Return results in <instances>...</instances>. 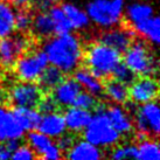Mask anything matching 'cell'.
Instances as JSON below:
<instances>
[{"instance_id": "obj_1", "label": "cell", "mask_w": 160, "mask_h": 160, "mask_svg": "<svg viewBox=\"0 0 160 160\" xmlns=\"http://www.w3.org/2000/svg\"><path fill=\"white\" fill-rule=\"evenodd\" d=\"M42 50L47 55L49 64L58 68L64 74L76 70L83 61L84 49L82 42L71 32L50 38L46 41Z\"/></svg>"}, {"instance_id": "obj_2", "label": "cell", "mask_w": 160, "mask_h": 160, "mask_svg": "<svg viewBox=\"0 0 160 160\" xmlns=\"http://www.w3.org/2000/svg\"><path fill=\"white\" fill-rule=\"evenodd\" d=\"M82 62L91 74L103 81L111 77L115 68L122 62V54L97 41L84 49Z\"/></svg>"}, {"instance_id": "obj_3", "label": "cell", "mask_w": 160, "mask_h": 160, "mask_svg": "<svg viewBox=\"0 0 160 160\" xmlns=\"http://www.w3.org/2000/svg\"><path fill=\"white\" fill-rule=\"evenodd\" d=\"M83 138L99 148H111L119 142L120 136L113 128L105 112V108L98 105L95 109L89 124L83 131Z\"/></svg>"}, {"instance_id": "obj_4", "label": "cell", "mask_w": 160, "mask_h": 160, "mask_svg": "<svg viewBox=\"0 0 160 160\" xmlns=\"http://www.w3.org/2000/svg\"><path fill=\"white\" fill-rule=\"evenodd\" d=\"M122 61L134 74V76H156L158 72V60L148 48L146 42L133 40L125 50Z\"/></svg>"}, {"instance_id": "obj_5", "label": "cell", "mask_w": 160, "mask_h": 160, "mask_svg": "<svg viewBox=\"0 0 160 160\" xmlns=\"http://www.w3.org/2000/svg\"><path fill=\"white\" fill-rule=\"evenodd\" d=\"M124 9V0H91L85 12L90 22L107 29L120 22Z\"/></svg>"}, {"instance_id": "obj_6", "label": "cell", "mask_w": 160, "mask_h": 160, "mask_svg": "<svg viewBox=\"0 0 160 160\" xmlns=\"http://www.w3.org/2000/svg\"><path fill=\"white\" fill-rule=\"evenodd\" d=\"M134 128L137 129L138 138H158L160 132V110L157 101L140 104L133 117Z\"/></svg>"}, {"instance_id": "obj_7", "label": "cell", "mask_w": 160, "mask_h": 160, "mask_svg": "<svg viewBox=\"0 0 160 160\" xmlns=\"http://www.w3.org/2000/svg\"><path fill=\"white\" fill-rule=\"evenodd\" d=\"M49 64L46 53L41 50H27L15 61L14 72L18 80L23 82H35L42 71Z\"/></svg>"}, {"instance_id": "obj_8", "label": "cell", "mask_w": 160, "mask_h": 160, "mask_svg": "<svg viewBox=\"0 0 160 160\" xmlns=\"http://www.w3.org/2000/svg\"><path fill=\"white\" fill-rule=\"evenodd\" d=\"M29 48V39L26 33L11 34L0 39V64L12 68L15 61Z\"/></svg>"}, {"instance_id": "obj_9", "label": "cell", "mask_w": 160, "mask_h": 160, "mask_svg": "<svg viewBox=\"0 0 160 160\" xmlns=\"http://www.w3.org/2000/svg\"><path fill=\"white\" fill-rule=\"evenodd\" d=\"M46 93L41 90L39 85L34 82H23L14 84L8 93L9 102L14 107L23 108H35L38 109L41 99Z\"/></svg>"}, {"instance_id": "obj_10", "label": "cell", "mask_w": 160, "mask_h": 160, "mask_svg": "<svg viewBox=\"0 0 160 160\" xmlns=\"http://www.w3.org/2000/svg\"><path fill=\"white\" fill-rule=\"evenodd\" d=\"M159 95V83L154 76H137L129 84V99L134 104L157 101Z\"/></svg>"}, {"instance_id": "obj_11", "label": "cell", "mask_w": 160, "mask_h": 160, "mask_svg": "<svg viewBox=\"0 0 160 160\" xmlns=\"http://www.w3.org/2000/svg\"><path fill=\"white\" fill-rule=\"evenodd\" d=\"M134 35L136 33L132 28H123V27L115 26L111 28H107L104 33H102V35L99 36L98 41L116 49L120 54H123L133 42Z\"/></svg>"}, {"instance_id": "obj_12", "label": "cell", "mask_w": 160, "mask_h": 160, "mask_svg": "<svg viewBox=\"0 0 160 160\" xmlns=\"http://www.w3.org/2000/svg\"><path fill=\"white\" fill-rule=\"evenodd\" d=\"M81 85L74 77L63 78L61 83H58L48 95L52 96L54 102L60 108L71 107L72 103L77 97V95L81 92Z\"/></svg>"}, {"instance_id": "obj_13", "label": "cell", "mask_w": 160, "mask_h": 160, "mask_svg": "<svg viewBox=\"0 0 160 160\" xmlns=\"http://www.w3.org/2000/svg\"><path fill=\"white\" fill-rule=\"evenodd\" d=\"M25 133V130L15 119L13 111L0 104V142H6L13 139L21 140Z\"/></svg>"}, {"instance_id": "obj_14", "label": "cell", "mask_w": 160, "mask_h": 160, "mask_svg": "<svg viewBox=\"0 0 160 160\" xmlns=\"http://www.w3.org/2000/svg\"><path fill=\"white\" fill-rule=\"evenodd\" d=\"M105 112L112 128L120 136H128L132 133L134 130L133 118L126 109H124L120 104H113L111 107L105 108Z\"/></svg>"}, {"instance_id": "obj_15", "label": "cell", "mask_w": 160, "mask_h": 160, "mask_svg": "<svg viewBox=\"0 0 160 160\" xmlns=\"http://www.w3.org/2000/svg\"><path fill=\"white\" fill-rule=\"evenodd\" d=\"M36 130H39L40 132L47 134L48 137L53 138V139L58 138L63 133H66V131H67L63 115L58 111L42 113L40 123L38 125Z\"/></svg>"}, {"instance_id": "obj_16", "label": "cell", "mask_w": 160, "mask_h": 160, "mask_svg": "<svg viewBox=\"0 0 160 160\" xmlns=\"http://www.w3.org/2000/svg\"><path fill=\"white\" fill-rule=\"evenodd\" d=\"M104 157L102 148L87 142L85 139L74 142L71 147L64 153V158L70 160H98Z\"/></svg>"}, {"instance_id": "obj_17", "label": "cell", "mask_w": 160, "mask_h": 160, "mask_svg": "<svg viewBox=\"0 0 160 160\" xmlns=\"http://www.w3.org/2000/svg\"><path fill=\"white\" fill-rule=\"evenodd\" d=\"M64 111L63 118L66 123V128L71 133H80L87 128L90 119L92 117V112L90 110L81 109L77 107H68Z\"/></svg>"}, {"instance_id": "obj_18", "label": "cell", "mask_w": 160, "mask_h": 160, "mask_svg": "<svg viewBox=\"0 0 160 160\" xmlns=\"http://www.w3.org/2000/svg\"><path fill=\"white\" fill-rule=\"evenodd\" d=\"M133 32L147 40L151 45L158 46L160 41V19L158 15H152L132 26Z\"/></svg>"}, {"instance_id": "obj_19", "label": "cell", "mask_w": 160, "mask_h": 160, "mask_svg": "<svg viewBox=\"0 0 160 160\" xmlns=\"http://www.w3.org/2000/svg\"><path fill=\"white\" fill-rule=\"evenodd\" d=\"M103 93L112 103L123 105L129 101V85L113 77H109L105 83H103Z\"/></svg>"}, {"instance_id": "obj_20", "label": "cell", "mask_w": 160, "mask_h": 160, "mask_svg": "<svg viewBox=\"0 0 160 160\" xmlns=\"http://www.w3.org/2000/svg\"><path fill=\"white\" fill-rule=\"evenodd\" d=\"M74 78L78 84L81 85L82 90H85L88 92L95 95L96 97H99L103 93V82L98 77L91 74L87 68H77L72 71Z\"/></svg>"}, {"instance_id": "obj_21", "label": "cell", "mask_w": 160, "mask_h": 160, "mask_svg": "<svg viewBox=\"0 0 160 160\" xmlns=\"http://www.w3.org/2000/svg\"><path fill=\"white\" fill-rule=\"evenodd\" d=\"M15 119L18 120L20 126L25 130V132L38 129V125L41 119V112L35 108L14 107L12 110Z\"/></svg>"}, {"instance_id": "obj_22", "label": "cell", "mask_w": 160, "mask_h": 160, "mask_svg": "<svg viewBox=\"0 0 160 160\" xmlns=\"http://www.w3.org/2000/svg\"><path fill=\"white\" fill-rule=\"evenodd\" d=\"M15 7L9 1L0 0V39L13 34L15 31Z\"/></svg>"}, {"instance_id": "obj_23", "label": "cell", "mask_w": 160, "mask_h": 160, "mask_svg": "<svg viewBox=\"0 0 160 160\" xmlns=\"http://www.w3.org/2000/svg\"><path fill=\"white\" fill-rule=\"evenodd\" d=\"M31 31L34 35L41 39H48L54 35V26L48 11H40L38 14L33 15Z\"/></svg>"}, {"instance_id": "obj_24", "label": "cell", "mask_w": 160, "mask_h": 160, "mask_svg": "<svg viewBox=\"0 0 160 160\" xmlns=\"http://www.w3.org/2000/svg\"><path fill=\"white\" fill-rule=\"evenodd\" d=\"M62 9L67 15L68 20L70 22L72 29L76 31H81L90 25V19L85 11L80 8L78 6H76L70 2H66V4L61 5Z\"/></svg>"}, {"instance_id": "obj_25", "label": "cell", "mask_w": 160, "mask_h": 160, "mask_svg": "<svg viewBox=\"0 0 160 160\" xmlns=\"http://www.w3.org/2000/svg\"><path fill=\"white\" fill-rule=\"evenodd\" d=\"M64 76L66 74L62 70H60L58 68L54 67L52 64H48L47 68L42 71L40 77L38 78V82H39L38 85L40 87L43 92L48 95V92H50L58 83L62 82Z\"/></svg>"}, {"instance_id": "obj_26", "label": "cell", "mask_w": 160, "mask_h": 160, "mask_svg": "<svg viewBox=\"0 0 160 160\" xmlns=\"http://www.w3.org/2000/svg\"><path fill=\"white\" fill-rule=\"evenodd\" d=\"M136 159L138 160H159L160 147L157 138L147 137L139 140L136 145Z\"/></svg>"}, {"instance_id": "obj_27", "label": "cell", "mask_w": 160, "mask_h": 160, "mask_svg": "<svg viewBox=\"0 0 160 160\" xmlns=\"http://www.w3.org/2000/svg\"><path fill=\"white\" fill-rule=\"evenodd\" d=\"M48 13L52 18V21H53L54 35L67 34V33H70V32L74 31L61 6H58V4L54 5L48 9Z\"/></svg>"}, {"instance_id": "obj_28", "label": "cell", "mask_w": 160, "mask_h": 160, "mask_svg": "<svg viewBox=\"0 0 160 160\" xmlns=\"http://www.w3.org/2000/svg\"><path fill=\"white\" fill-rule=\"evenodd\" d=\"M124 12L128 21L131 23V26L154 15L153 7L151 5L144 4V2H134V4L129 5L126 9H124Z\"/></svg>"}, {"instance_id": "obj_29", "label": "cell", "mask_w": 160, "mask_h": 160, "mask_svg": "<svg viewBox=\"0 0 160 160\" xmlns=\"http://www.w3.org/2000/svg\"><path fill=\"white\" fill-rule=\"evenodd\" d=\"M27 145H29L31 148L36 154V158H39L45 153V151L54 142L53 138L48 137L47 134L40 132L39 130H32L28 131L26 136Z\"/></svg>"}, {"instance_id": "obj_30", "label": "cell", "mask_w": 160, "mask_h": 160, "mask_svg": "<svg viewBox=\"0 0 160 160\" xmlns=\"http://www.w3.org/2000/svg\"><path fill=\"white\" fill-rule=\"evenodd\" d=\"M32 21H33V14L25 8H20V11L15 12V21L14 27L15 31L19 33H27L31 31Z\"/></svg>"}, {"instance_id": "obj_31", "label": "cell", "mask_w": 160, "mask_h": 160, "mask_svg": "<svg viewBox=\"0 0 160 160\" xmlns=\"http://www.w3.org/2000/svg\"><path fill=\"white\" fill-rule=\"evenodd\" d=\"M98 101L97 97L92 95V93L88 92L85 90H81V92L77 95L75 101L72 103V107H77L81 109H85V110H90L92 111L98 107Z\"/></svg>"}, {"instance_id": "obj_32", "label": "cell", "mask_w": 160, "mask_h": 160, "mask_svg": "<svg viewBox=\"0 0 160 160\" xmlns=\"http://www.w3.org/2000/svg\"><path fill=\"white\" fill-rule=\"evenodd\" d=\"M110 158L115 160L136 159V145H116L111 147Z\"/></svg>"}, {"instance_id": "obj_33", "label": "cell", "mask_w": 160, "mask_h": 160, "mask_svg": "<svg viewBox=\"0 0 160 160\" xmlns=\"http://www.w3.org/2000/svg\"><path fill=\"white\" fill-rule=\"evenodd\" d=\"M111 77H113V78L120 81V82H123V83H125V84H128V85L136 78L134 74L125 66V63L123 62V61L115 68V70L112 72Z\"/></svg>"}, {"instance_id": "obj_34", "label": "cell", "mask_w": 160, "mask_h": 160, "mask_svg": "<svg viewBox=\"0 0 160 160\" xmlns=\"http://www.w3.org/2000/svg\"><path fill=\"white\" fill-rule=\"evenodd\" d=\"M11 159L14 160H33L36 159V154L29 145H19L11 154Z\"/></svg>"}, {"instance_id": "obj_35", "label": "cell", "mask_w": 160, "mask_h": 160, "mask_svg": "<svg viewBox=\"0 0 160 160\" xmlns=\"http://www.w3.org/2000/svg\"><path fill=\"white\" fill-rule=\"evenodd\" d=\"M64 154H63V152L61 151V148L58 146V144L56 142H53L50 146L47 148L45 151V153L41 156V158L45 160H58L63 158Z\"/></svg>"}, {"instance_id": "obj_36", "label": "cell", "mask_w": 160, "mask_h": 160, "mask_svg": "<svg viewBox=\"0 0 160 160\" xmlns=\"http://www.w3.org/2000/svg\"><path fill=\"white\" fill-rule=\"evenodd\" d=\"M56 139H58V142H56V144H58V146L61 148V151L63 152V154L70 148L71 145L75 142L74 137H72L71 134H67V133H63L62 136H60V137L56 138Z\"/></svg>"}, {"instance_id": "obj_37", "label": "cell", "mask_w": 160, "mask_h": 160, "mask_svg": "<svg viewBox=\"0 0 160 160\" xmlns=\"http://www.w3.org/2000/svg\"><path fill=\"white\" fill-rule=\"evenodd\" d=\"M32 4H34L39 11H48L52 6L58 4V0H32Z\"/></svg>"}, {"instance_id": "obj_38", "label": "cell", "mask_w": 160, "mask_h": 160, "mask_svg": "<svg viewBox=\"0 0 160 160\" xmlns=\"http://www.w3.org/2000/svg\"><path fill=\"white\" fill-rule=\"evenodd\" d=\"M9 2L13 5L14 7L18 8H25L32 4V0H9Z\"/></svg>"}, {"instance_id": "obj_39", "label": "cell", "mask_w": 160, "mask_h": 160, "mask_svg": "<svg viewBox=\"0 0 160 160\" xmlns=\"http://www.w3.org/2000/svg\"><path fill=\"white\" fill-rule=\"evenodd\" d=\"M11 159V152L6 148L4 142H0V160Z\"/></svg>"}, {"instance_id": "obj_40", "label": "cell", "mask_w": 160, "mask_h": 160, "mask_svg": "<svg viewBox=\"0 0 160 160\" xmlns=\"http://www.w3.org/2000/svg\"><path fill=\"white\" fill-rule=\"evenodd\" d=\"M2 77H4V67L0 64V81H1Z\"/></svg>"}, {"instance_id": "obj_41", "label": "cell", "mask_w": 160, "mask_h": 160, "mask_svg": "<svg viewBox=\"0 0 160 160\" xmlns=\"http://www.w3.org/2000/svg\"><path fill=\"white\" fill-rule=\"evenodd\" d=\"M4 99H5V95L2 92H1V90H0V104H2Z\"/></svg>"}]
</instances>
